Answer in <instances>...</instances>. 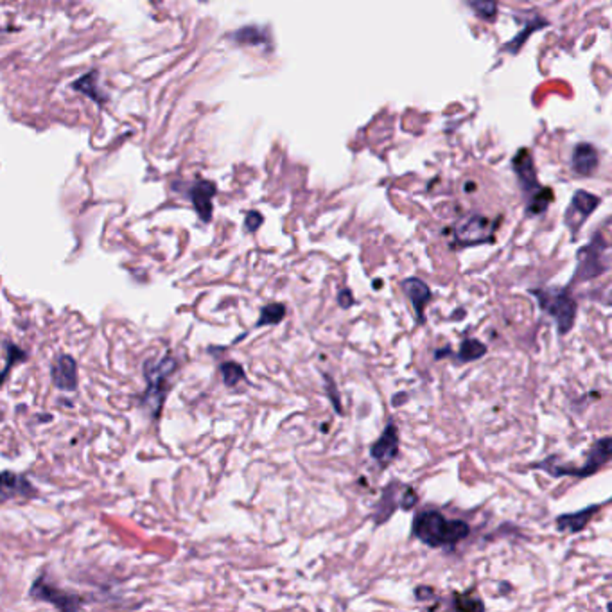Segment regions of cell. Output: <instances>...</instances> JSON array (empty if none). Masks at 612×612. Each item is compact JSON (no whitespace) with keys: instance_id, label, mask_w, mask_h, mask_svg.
I'll return each instance as SVG.
<instances>
[{"instance_id":"obj_1","label":"cell","mask_w":612,"mask_h":612,"mask_svg":"<svg viewBox=\"0 0 612 612\" xmlns=\"http://www.w3.org/2000/svg\"><path fill=\"white\" fill-rule=\"evenodd\" d=\"M413 537L429 548L452 549L471 533L468 523L461 519H447L440 510H422L413 517Z\"/></svg>"},{"instance_id":"obj_2","label":"cell","mask_w":612,"mask_h":612,"mask_svg":"<svg viewBox=\"0 0 612 612\" xmlns=\"http://www.w3.org/2000/svg\"><path fill=\"white\" fill-rule=\"evenodd\" d=\"M611 447H612V438L611 436H604V438H600V440H597L594 444H592L591 451L587 452V458H585L584 465L566 464V461H562L556 454H552V457L544 458V460L539 461V464H533L532 468L546 472L548 476L555 478V480L564 476L576 478V480H584V478L597 474L601 467H605V465L611 461V457H612Z\"/></svg>"},{"instance_id":"obj_3","label":"cell","mask_w":612,"mask_h":612,"mask_svg":"<svg viewBox=\"0 0 612 612\" xmlns=\"http://www.w3.org/2000/svg\"><path fill=\"white\" fill-rule=\"evenodd\" d=\"M530 295L535 296L540 311H544L553 318L559 336H566L573 331L578 314V302L571 295V288H537L530 289Z\"/></svg>"},{"instance_id":"obj_4","label":"cell","mask_w":612,"mask_h":612,"mask_svg":"<svg viewBox=\"0 0 612 612\" xmlns=\"http://www.w3.org/2000/svg\"><path fill=\"white\" fill-rule=\"evenodd\" d=\"M177 370V361L171 356H164L160 359H149L144 363V377L148 381V388L142 393L141 402L146 412L158 419L164 408L165 397H167L171 384L169 377Z\"/></svg>"},{"instance_id":"obj_5","label":"cell","mask_w":612,"mask_h":612,"mask_svg":"<svg viewBox=\"0 0 612 612\" xmlns=\"http://www.w3.org/2000/svg\"><path fill=\"white\" fill-rule=\"evenodd\" d=\"M514 169H516L524 200H526V214L528 216L544 214L553 201V192L548 187H542L537 180L530 151L523 149L517 153V156L514 158Z\"/></svg>"},{"instance_id":"obj_6","label":"cell","mask_w":612,"mask_h":612,"mask_svg":"<svg viewBox=\"0 0 612 612\" xmlns=\"http://www.w3.org/2000/svg\"><path fill=\"white\" fill-rule=\"evenodd\" d=\"M608 268H611V264H608V243L604 234L597 232L592 236L591 243L582 246L576 252V269L571 284L600 279V276L607 275Z\"/></svg>"},{"instance_id":"obj_7","label":"cell","mask_w":612,"mask_h":612,"mask_svg":"<svg viewBox=\"0 0 612 612\" xmlns=\"http://www.w3.org/2000/svg\"><path fill=\"white\" fill-rule=\"evenodd\" d=\"M497 221H490L481 214H471L452 224L454 248H471L478 244L494 243Z\"/></svg>"},{"instance_id":"obj_8","label":"cell","mask_w":612,"mask_h":612,"mask_svg":"<svg viewBox=\"0 0 612 612\" xmlns=\"http://www.w3.org/2000/svg\"><path fill=\"white\" fill-rule=\"evenodd\" d=\"M400 449V436H399V426L393 421L386 424L383 433L379 435L376 442L370 445V458L381 465V467H388L395 458L399 457Z\"/></svg>"},{"instance_id":"obj_9","label":"cell","mask_w":612,"mask_h":612,"mask_svg":"<svg viewBox=\"0 0 612 612\" xmlns=\"http://www.w3.org/2000/svg\"><path fill=\"white\" fill-rule=\"evenodd\" d=\"M32 598L37 600L47 601V604L54 605L60 611H77V608L83 607V600L76 594H68V592L60 591V589L52 587L47 582H44V578H38L34 584H32L31 591H29Z\"/></svg>"},{"instance_id":"obj_10","label":"cell","mask_w":612,"mask_h":612,"mask_svg":"<svg viewBox=\"0 0 612 612\" xmlns=\"http://www.w3.org/2000/svg\"><path fill=\"white\" fill-rule=\"evenodd\" d=\"M598 205H600V198L591 194V192H575V196L571 200V207L566 212V224L571 229L573 237H576V234H578L580 227L584 224V221L597 210Z\"/></svg>"},{"instance_id":"obj_11","label":"cell","mask_w":612,"mask_h":612,"mask_svg":"<svg viewBox=\"0 0 612 612\" xmlns=\"http://www.w3.org/2000/svg\"><path fill=\"white\" fill-rule=\"evenodd\" d=\"M400 288H402L404 295L408 296L409 304H412L413 312H415L416 324L424 325L426 307H428L429 302L433 300L431 288H429L422 279H419V276H406L404 281L400 282Z\"/></svg>"},{"instance_id":"obj_12","label":"cell","mask_w":612,"mask_h":612,"mask_svg":"<svg viewBox=\"0 0 612 612\" xmlns=\"http://www.w3.org/2000/svg\"><path fill=\"white\" fill-rule=\"evenodd\" d=\"M216 185L212 181L207 180H198L196 184H192L189 189V198H191L192 205H194V210L198 212L200 219L203 223H208L212 219V200L216 196Z\"/></svg>"},{"instance_id":"obj_13","label":"cell","mask_w":612,"mask_h":612,"mask_svg":"<svg viewBox=\"0 0 612 612\" xmlns=\"http://www.w3.org/2000/svg\"><path fill=\"white\" fill-rule=\"evenodd\" d=\"M52 383L61 392H74L77 388V363L72 356H58L51 370Z\"/></svg>"},{"instance_id":"obj_14","label":"cell","mask_w":612,"mask_h":612,"mask_svg":"<svg viewBox=\"0 0 612 612\" xmlns=\"http://www.w3.org/2000/svg\"><path fill=\"white\" fill-rule=\"evenodd\" d=\"M16 496L32 497L37 496V488L24 476H18L15 472H0V503L13 499Z\"/></svg>"},{"instance_id":"obj_15","label":"cell","mask_w":612,"mask_h":612,"mask_svg":"<svg viewBox=\"0 0 612 612\" xmlns=\"http://www.w3.org/2000/svg\"><path fill=\"white\" fill-rule=\"evenodd\" d=\"M601 504H591L587 509H582L573 514H562L555 519V528L562 533H578L587 528L592 517L600 512Z\"/></svg>"},{"instance_id":"obj_16","label":"cell","mask_w":612,"mask_h":612,"mask_svg":"<svg viewBox=\"0 0 612 612\" xmlns=\"http://www.w3.org/2000/svg\"><path fill=\"white\" fill-rule=\"evenodd\" d=\"M399 488H400L399 481H390V483L383 488V496H381V499L376 503V509H374V516H372L374 523H376L377 526L386 523V521L393 516L397 506H399V503H397L395 499L397 490H399Z\"/></svg>"},{"instance_id":"obj_17","label":"cell","mask_w":612,"mask_h":612,"mask_svg":"<svg viewBox=\"0 0 612 612\" xmlns=\"http://www.w3.org/2000/svg\"><path fill=\"white\" fill-rule=\"evenodd\" d=\"M598 165V153L591 144H578L573 153V169L582 177H589Z\"/></svg>"},{"instance_id":"obj_18","label":"cell","mask_w":612,"mask_h":612,"mask_svg":"<svg viewBox=\"0 0 612 612\" xmlns=\"http://www.w3.org/2000/svg\"><path fill=\"white\" fill-rule=\"evenodd\" d=\"M485 354H487V345L483 341L476 340V338H465V340H461L458 352L454 354V361H457V364L474 363V361L481 359Z\"/></svg>"},{"instance_id":"obj_19","label":"cell","mask_w":612,"mask_h":612,"mask_svg":"<svg viewBox=\"0 0 612 612\" xmlns=\"http://www.w3.org/2000/svg\"><path fill=\"white\" fill-rule=\"evenodd\" d=\"M288 314V307L282 302H272L260 307L259 320L255 321V329L266 327V325H279Z\"/></svg>"},{"instance_id":"obj_20","label":"cell","mask_w":612,"mask_h":612,"mask_svg":"<svg viewBox=\"0 0 612 612\" xmlns=\"http://www.w3.org/2000/svg\"><path fill=\"white\" fill-rule=\"evenodd\" d=\"M72 89L76 90V92L84 94V96L90 97V99L97 101L99 104H103L104 101H106V97L97 90V72H90L87 74V76L79 77V79L72 84Z\"/></svg>"},{"instance_id":"obj_21","label":"cell","mask_w":612,"mask_h":612,"mask_svg":"<svg viewBox=\"0 0 612 612\" xmlns=\"http://www.w3.org/2000/svg\"><path fill=\"white\" fill-rule=\"evenodd\" d=\"M219 372L221 377H223L224 386H229V388H234L239 383L246 381V372H244L243 364L236 363V361H224V363H221Z\"/></svg>"},{"instance_id":"obj_22","label":"cell","mask_w":612,"mask_h":612,"mask_svg":"<svg viewBox=\"0 0 612 612\" xmlns=\"http://www.w3.org/2000/svg\"><path fill=\"white\" fill-rule=\"evenodd\" d=\"M324 381H325V393H327L329 402H331L332 408H334V413L340 416H343L345 415L343 404H341V395H340V390H338L336 383H334L332 376H329V374H324Z\"/></svg>"},{"instance_id":"obj_23","label":"cell","mask_w":612,"mask_h":612,"mask_svg":"<svg viewBox=\"0 0 612 612\" xmlns=\"http://www.w3.org/2000/svg\"><path fill=\"white\" fill-rule=\"evenodd\" d=\"M452 607L457 611H485V604L478 598H472L468 594H460V592H454L452 594Z\"/></svg>"},{"instance_id":"obj_24","label":"cell","mask_w":612,"mask_h":612,"mask_svg":"<svg viewBox=\"0 0 612 612\" xmlns=\"http://www.w3.org/2000/svg\"><path fill=\"white\" fill-rule=\"evenodd\" d=\"M6 347H8V363H6L4 372H0V384H2V381L8 377V374L11 372L13 364L22 363V361L27 359V354H25L20 347H16V345H11V343H8Z\"/></svg>"},{"instance_id":"obj_25","label":"cell","mask_w":612,"mask_h":612,"mask_svg":"<svg viewBox=\"0 0 612 612\" xmlns=\"http://www.w3.org/2000/svg\"><path fill=\"white\" fill-rule=\"evenodd\" d=\"M471 6L474 8V11L481 16V18H487V20H492L496 16V2L494 0H472Z\"/></svg>"},{"instance_id":"obj_26","label":"cell","mask_w":612,"mask_h":612,"mask_svg":"<svg viewBox=\"0 0 612 612\" xmlns=\"http://www.w3.org/2000/svg\"><path fill=\"white\" fill-rule=\"evenodd\" d=\"M416 503H419V494H416L415 488L402 487V496L399 497V509L409 512V510L415 509Z\"/></svg>"},{"instance_id":"obj_27","label":"cell","mask_w":612,"mask_h":612,"mask_svg":"<svg viewBox=\"0 0 612 612\" xmlns=\"http://www.w3.org/2000/svg\"><path fill=\"white\" fill-rule=\"evenodd\" d=\"M262 223H264V217H262V214L257 212V210H252V212L246 214V219H244V230L250 234L257 232Z\"/></svg>"},{"instance_id":"obj_28","label":"cell","mask_w":612,"mask_h":612,"mask_svg":"<svg viewBox=\"0 0 612 612\" xmlns=\"http://www.w3.org/2000/svg\"><path fill=\"white\" fill-rule=\"evenodd\" d=\"M336 300H338V305H340L341 309H345V311L354 307V304H356V298H354V293L350 288H341L340 291H338Z\"/></svg>"},{"instance_id":"obj_29","label":"cell","mask_w":612,"mask_h":612,"mask_svg":"<svg viewBox=\"0 0 612 612\" xmlns=\"http://www.w3.org/2000/svg\"><path fill=\"white\" fill-rule=\"evenodd\" d=\"M415 598L419 601H429L436 600V591L431 585H421V587L415 589Z\"/></svg>"},{"instance_id":"obj_30","label":"cell","mask_w":612,"mask_h":612,"mask_svg":"<svg viewBox=\"0 0 612 612\" xmlns=\"http://www.w3.org/2000/svg\"><path fill=\"white\" fill-rule=\"evenodd\" d=\"M449 356H454V354H452V348L449 347V345H445L444 348H436L435 350V359L438 361V359H445V357H449Z\"/></svg>"},{"instance_id":"obj_31","label":"cell","mask_w":612,"mask_h":612,"mask_svg":"<svg viewBox=\"0 0 612 612\" xmlns=\"http://www.w3.org/2000/svg\"><path fill=\"white\" fill-rule=\"evenodd\" d=\"M408 393L406 392H400V393H395V395H393V399H392V404L393 406H400V404H404V402H408Z\"/></svg>"},{"instance_id":"obj_32","label":"cell","mask_w":612,"mask_h":612,"mask_svg":"<svg viewBox=\"0 0 612 612\" xmlns=\"http://www.w3.org/2000/svg\"><path fill=\"white\" fill-rule=\"evenodd\" d=\"M381 282H383V281H381V279H376V281H374V288L379 289L381 286H383V284H381Z\"/></svg>"}]
</instances>
